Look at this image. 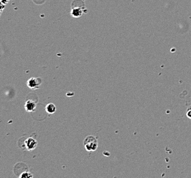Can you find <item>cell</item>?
<instances>
[{
  "label": "cell",
  "instance_id": "obj_1",
  "mask_svg": "<svg viewBox=\"0 0 191 178\" xmlns=\"http://www.w3.org/2000/svg\"><path fill=\"white\" fill-rule=\"evenodd\" d=\"M85 149L88 151H95L98 147V141L94 136H86L84 140Z\"/></svg>",
  "mask_w": 191,
  "mask_h": 178
},
{
  "label": "cell",
  "instance_id": "obj_2",
  "mask_svg": "<svg viewBox=\"0 0 191 178\" xmlns=\"http://www.w3.org/2000/svg\"><path fill=\"white\" fill-rule=\"evenodd\" d=\"M37 141L33 138H27L26 141H25V145H26V147L28 151H32V150H34L37 147Z\"/></svg>",
  "mask_w": 191,
  "mask_h": 178
},
{
  "label": "cell",
  "instance_id": "obj_3",
  "mask_svg": "<svg viewBox=\"0 0 191 178\" xmlns=\"http://www.w3.org/2000/svg\"><path fill=\"white\" fill-rule=\"evenodd\" d=\"M41 83V79L39 80V79H37V78H31L30 79L27 80V86L32 89H37L40 86Z\"/></svg>",
  "mask_w": 191,
  "mask_h": 178
},
{
  "label": "cell",
  "instance_id": "obj_4",
  "mask_svg": "<svg viewBox=\"0 0 191 178\" xmlns=\"http://www.w3.org/2000/svg\"><path fill=\"white\" fill-rule=\"evenodd\" d=\"M36 103L33 101L28 100L25 104V109L27 112H33L36 109Z\"/></svg>",
  "mask_w": 191,
  "mask_h": 178
},
{
  "label": "cell",
  "instance_id": "obj_5",
  "mask_svg": "<svg viewBox=\"0 0 191 178\" xmlns=\"http://www.w3.org/2000/svg\"><path fill=\"white\" fill-rule=\"evenodd\" d=\"M83 14V10L82 8H78V7H76V8H72V10L71 11V15L72 17H75V18H79L81 17Z\"/></svg>",
  "mask_w": 191,
  "mask_h": 178
},
{
  "label": "cell",
  "instance_id": "obj_6",
  "mask_svg": "<svg viewBox=\"0 0 191 178\" xmlns=\"http://www.w3.org/2000/svg\"><path fill=\"white\" fill-rule=\"evenodd\" d=\"M56 108L54 103H49L46 106V110L49 114H54L56 112Z\"/></svg>",
  "mask_w": 191,
  "mask_h": 178
},
{
  "label": "cell",
  "instance_id": "obj_7",
  "mask_svg": "<svg viewBox=\"0 0 191 178\" xmlns=\"http://www.w3.org/2000/svg\"><path fill=\"white\" fill-rule=\"evenodd\" d=\"M32 175L29 172H24L22 173V174L20 175V177H32Z\"/></svg>",
  "mask_w": 191,
  "mask_h": 178
},
{
  "label": "cell",
  "instance_id": "obj_8",
  "mask_svg": "<svg viewBox=\"0 0 191 178\" xmlns=\"http://www.w3.org/2000/svg\"><path fill=\"white\" fill-rule=\"evenodd\" d=\"M186 117L191 119V106H189L186 110Z\"/></svg>",
  "mask_w": 191,
  "mask_h": 178
},
{
  "label": "cell",
  "instance_id": "obj_9",
  "mask_svg": "<svg viewBox=\"0 0 191 178\" xmlns=\"http://www.w3.org/2000/svg\"><path fill=\"white\" fill-rule=\"evenodd\" d=\"M4 8H5V4L0 1V13H1Z\"/></svg>",
  "mask_w": 191,
  "mask_h": 178
},
{
  "label": "cell",
  "instance_id": "obj_10",
  "mask_svg": "<svg viewBox=\"0 0 191 178\" xmlns=\"http://www.w3.org/2000/svg\"><path fill=\"white\" fill-rule=\"evenodd\" d=\"M0 1H1L2 3H4V4H7L9 2V1H10V0H0Z\"/></svg>",
  "mask_w": 191,
  "mask_h": 178
}]
</instances>
